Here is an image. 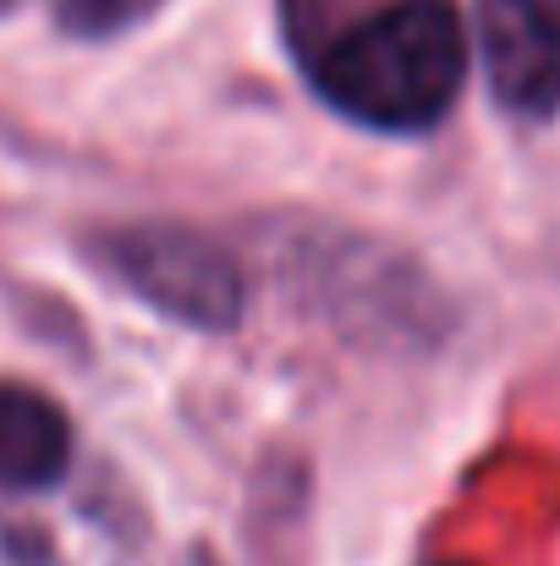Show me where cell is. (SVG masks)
Instances as JSON below:
<instances>
[{"label":"cell","mask_w":560,"mask_h":566,"mask_svg":"<svg viewBox=\"0 0 560 566\" xmlns=\"http://www.w3.org/2000/svg\"><path fill=\"white\" fill-rule=\"evenodd\" d=\"M297 66L325 105L373 133L434 127L467 77L451 0H281Z\"/></svg>","instance_id":"6da1fadb"},{"label":"cell","mask_w":560,"mask_h":566,"mask_svg":"<svg viewBox=\"0 0 560 566\" xmlns=\"http://www.w3.org/2000/svg\"><path fill=\"white\" fill-rule=\"evenodd\" d=\"M55 6V22L77 39H110V33H127L133 22H144L160 0H50Z\"/></svg>","instance_id":"5b68a950"},{"label":"cell","mask_w":560,"mask_h":566,"mask_svg":"<svg viewBox=\"0 0 560 566\" xmlns=\"http://www.w3.org/2000/svg\"><path fill=\"white\" fill-rule=\"evenodd\" d=\"M72 462V423L66 412L17 379H0V495L50 490Z\"/></svg>","instance_id":"277c9868"},{"label":"cell","mask_w":560,"mask_h":566,"mask_svg":"<svg viewBox=\"0 0 560 566\" xmlns=\"http://www.w3.org/2000/svg\"><path fill=\"white\" fill-rule=\"evenodd\" d=\"M6 6H17V0H0V11H6Z\"/></svg>","instance_id":"8992f818"},{"label":"cell","mask_w":560,"mask_h":566,"mask_svg":"<svg viewBox=\"0 0 560 566\" xmlns=\"http://www.w3.org/2000/svg\"><path fill=\"white\" fill-rule=\"evenodd\" d=\"M478 50L506 111H560V11L550 0H478Z\"/></svg>","instance_id":"3957f363"},{"label":"cell","mask_w":560,"mask_h":566,"mask_svg":"<svg viewBox=\"0 0 560 566\" xmlns=\"http://www.w3.org/2000/svg\"><path fill=\"white\" fill-rule=\"evenodd\" d=\"M105 270L144 297L149 308H160L166 319H182L198 331H231L242 319V270L236 259L187 231V226H127L110 231L99 242Z\"/></svg>","instance_id":"7a4b0ae2"}]
</instances>
